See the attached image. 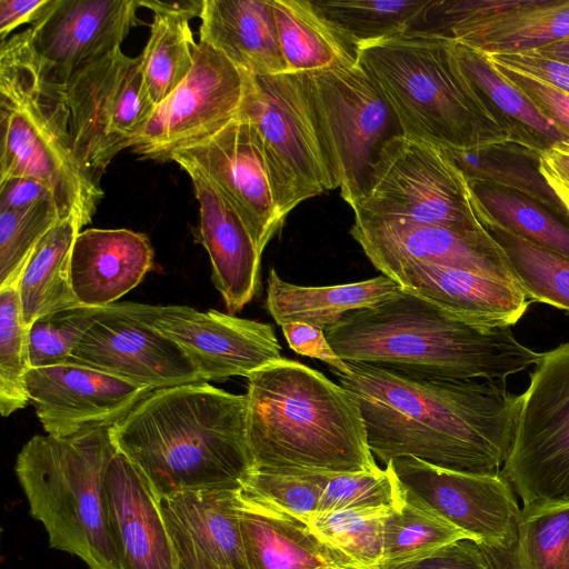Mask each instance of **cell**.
I'll return each mask as SVG.
<instances>
[{"label":"cell","instance_id":"cell-42","mask_svg":"<svg viewBox=\"0 0 569 569\" xmlns=\"http://www.w3.org/2000/svg\"><path fill=\"white\" fill-rule=\"evenodd\" d=\"M60 221L52 200L0 211V289L19 281L38 243Z\"/></svg>","mask_w":569,"mask_h":569},{"label":"cell","instance_id":"cell-40","mask_svg":"<svg viewBox=\"0 0 569 569\" xmlns=\"http://www.w3.org/2000/svg\"><path fill=\"white\" fill-rule=\"evenodd\" d=\"M18 282L0 289V412L3 417L30 402L26 383L30 370L28 327Z\"/></svg>","mask_w":569,"mask_h":569},{"label":"cell","instance_id":"cell-17","mask_svg":"<svg viewBox=\"0 0 569 569\" xmlns=\"http://www.w3.org/2000/svg\"><path fill=\"white\" fill-rule=\"evenodd\" d=\"M170 161L198 168L229 201L263 252L284 219L261 142L247 120L237 117L213 136L176 151Z\"/></svg>","mask_w":569,"mask_h":569},{"label":"cell","instance_id":"cell-15","mask_svg":"<svg viewBox=\"0 0 569 569\" xmlns=\"http://www.w3.org/2000/svg\"><path fill=\"white\" fill-rule=\"evenodd\" d=\"M407 496L487 547H506L517 535L521 509L501 471L441 468L412 457L388 463ZM386 465V466H387Z\"/></svg>","mask_w":569,"mask_h":569},{"label":"cell","instance_id":"cell-54","mask_svg":"<svg viewBox=\"0 0 569 569\" xmlns=\"http://www.w3.org/2000/svg\"><path fill=\"white\" fill-rule=\"evenodd\" d=\"M537 51L569 63V37L537 49Z\"/></svg>","mask_w":569,"mask_h":569},{"label":"cell","instance_id":"cell-19","mask_svg":"<svg viewBox=\"0 0 569 569\" xmlns=\"http://www.w3.org/2000/svg\"><path fill=\"white\" fill-rule=\"evenodd\" d=\"M350 233L382 273L395 266L416 261L518 286L506 254L487 230L471 233L439 224L355 214Z\"/></svg>","mask_w":569,"mask_h":569},{"label":"cell","instance_id":"cell-2","mask_svg":"<svg viewBox=\"0 0 569 569\" xmlns=\"http://www.w3.org/2000/svg\"><path fill=\"white\" fill-rule=\"evenodd\" d=\"M246 413V395L186 383L149 392L111 436L158 499L241 487L253 468Z\"/></svg>","mask_w":569,"mask_h":569},{"label":"cell","instance_id":"cell-21","mask_svg":"<svg viewBox=\"0 0 569 569\" xmlns=\"http://www.w3.org/2000/svg\"><path fill=\"white\" fill-rule=\"evenodd\" d=\"M138 0H53L31 26L33 46L53 79L64 84L77 71L120 49L138 23Z\"/></svg>","mask_w":569,"mask_h":569},{"label":"cell","instance_id":"cell-30","mask_svg":"<svg viewBox=\"0 0 569 569\" xmlns=\"http://www.w3.org/2000/svg\"><path fill=\"white\" fill-rule=\"evenodd\" d=\"M458 59L513 142L542 152L568 141L555 124L493 66L489 54L456 41Z\"/></svg>","mask_w":569,"mask_h":569},{"label":"cell","instance_id":"cell-32","mask_svg":"<svg viewBox=\"0 0 569 569\" xmlns=\"http://www.w3.org/2000/svg\"><path fill=\"white\" fill-rule=\"evenodd\" d=\"M80 231L72 220L58 222L26 263L18 291L28 328L41 316L81 306L71 286V252Z\"/></svg>","mask_w":569,"mask_h":569},{"label":"cell","instance_id":"cell-39","mask_svg":"<svg viewBox=\"0 0 569 569\" xmlns=\"http://www.w3.org/2000/svg\"><path fill=\"white\" fill-rule=\"evenodd\" d=\"M483 209L515 233L569 258V223L518 192L468 181Z\"/></svg>","mask_w":569,"mask_h":569},{"label":"cell","instance_id":"cell-51","mask_svg":"<svg viewBox=\"0 0 569 569\" xmlns=\"http://www.w3.org/2000/svg\"><path fill=\"white\" fill-rule=\"evenodd\" d=\"M44 200L54 202L49 189L36 179L12 177L0 181V211L22 209Z\"/></svg>","mask_w":569,"mask_h":569},{"label":"cell","instance_id":"cell-47","mask_svg":"<svg viewBox=\"0 0 569 569\" xmlns=\"http://www.w3.org/2000/svg\"><path fill=\"white\" fill-rule=\"evenodd\" d=\"M281 329L296 353L323 361L339 373L350 375L347 362L333 351L323 330L300 322L283 325Z\"/></svg>","mask_w":569,"mask_h":569},{"label":"cell","instance_id":"cell-46","mask_svg":"<svg viewBox=\"0 0 569 569\" xmlns=\"http://www.w3.org/2000/svg\"><path fill=\"white\" fill-rule=\"evenodd\" d=\"M491 61L496 69L516 86L569 141V92L526 72Z\"/></svg>","mask_w":569,"mask_h":569},{"label":"cell","instance_id":"cell-20","mask_svg":"<svg viewBox=\"0 0 569 569\" xmlns=\"http://www.w3.org/2000/svg\"><path fill=\"white\" fill-rule=\"evenodd\" d=\"M26 383L39 421L53 437L113 426L152 391L70 363L31 368Z\"/></svg>","mask_w":569,"mask_h":569},{"label":"cell","instance_id":"cell-25","mask_svg":"<svg viewBox=\"0 0 569 569\" xmlns=\"http://www.w3.org/2000/svg\"><path fill=\"white\" fill-rule=\"evenodd\" d=\"M382 274L402 289L478 327H510L531 302L513 283L439 264L406 262Z\"/></svg>","mask_w":569,"mask_h":569},{"label":"cell","instance_id":"cell-37","mask_svg":"<svg viewBox=\"0 0 569 569\" xmlns=\"http://www.w3.org/2000/svg\"><path fill=\"white\" fill-rule=\"evenodd\" d=\"M465 538L468 537L463 531L406 495L400 509L385 519L380 569H398L417 562Z\"/></svg>","mask_w":569,"mask_h":569},{"label":"cell","instance_id":"cell-52","mask_svg":"<svg viewBox=\"0 0 569 569\" xmlns=\"http://www.w3.org/2000/svg\"><path fill=\"white\" fill-rule=\"evenodd\" d=\"M53 0H0V37L7 40L9 33L21 24L33 26L52 6Z\"/></svg>","mask_w":569,"mask_h":569},{"label":"cell","instance_id":"cell-45","mask_svg":"<svg viewBox=\"0 0 569 569\" xmlns=\"http://www.w3.org/2000/svg\"><path fill=\"white\" fill-rule=\"evenodd\" d=\"M322 472L252 469L241 481L247 493L301 519L317 516L321 497Z\"/></svg>","mask_w":569,"mask_h":569},{"label":"cell","instance_id":"cell-26","mask_svg":"<svg viewBox=\"0 0 569 569\" xmlns=\"http://www.w3.org/2000/svg\"><path fill=\"white\" fill-rule=\"evenodd\" d=\"M238 515L249 569H361L310 523L242 488Z\"/></svg>","mask_w":569,"mask_h":569},{"label":"cell","instance_id":"cell-34","mask_svg":"<svg viewBox=\"0 0 569 569\" xmlns=\"http://www.w3.org/2000/svg\"><path fill=\"white\" fill-rule=\"evenodd\" d=\"M480 547L490 569H569V505L523 506L510 545Z\"/></svg>","mask_w":569,"mask_h":569},{"label":"cell","instance_id":"cell-10","mask_svg":"<svg viewBox=\"0 0 569 569\" xmlns=\"http://www.w3.org/2000/svg\"><path fill=\"white\" fill-rule=\"evenodd\" d=\"M501 473L525 507L569 505V342L530 372Z\"/></svg>","mask_w":569,"mask_h":569},{"label":"cell","instance_id":"cell-43","mask_svg":"<svg viewBox=\"0 0 569 569\" xmlns=\"http://www.w3.org/2000/svg\"><path fill=\"white\" fill-rule=\"evenodd\" d=\"M405 498L403 488L388 465L368 472L322 473L317 515L368 507L400 509Z\"/></svg>","mask_w":569,"mask_h":569},{"label":"cell","instance_id":"cell-18","mask_svg":"<svg viewBox=\"0 0 569 569\" xmlns=\"http://www.w3.org/2000/svg\"><path fill=\"white\" fill-rule=\"evenodd\" d=\"M67 363L91 368L149 390L203 382L176 342L113 305L104 307L72 349Z\"/></svg>","mask_w":569,"mask_h":569},{"label":"cell","instance_id":"cell-7","mask_svg":"<svg viewBox=\"0 0 569 569\" xmlns=\"http://www.w3.org/2000/svg\"><path fill=\"white\" fill-rule=\"evenodd\" d=\"M111 429L33 436L14 466L30 513L43 525L50 547L77 556L89 569H120L102 495L106 469L117 451Z\"/></svg>","mask_w":569,"mask_h":569},{"label":"cell","instance_id":"cell-8","mask_svg":"<svg viewBox=\"0 0 569 569\" xmlns=\"http://www.w3.org/2000/svg\"><path fill=\"white\" fill-rule=\"evenodd\" d=\"M238 117L256 130L269 168L280 216L302 201L337 189L302 73L243 72Z\"/></svg>","mask_w":569,"mask_h":569},{"label":"cell","instance_id":"cell-13","mask_svg":"<svg viewBox=\"0 0 569 569\" xmlns=\"http://www.w3.org/2000/svg\"><path fill=\"white\" fill-rule=\"evenodd\" d=\"M112 305L176 342L203 382L247 378L282 358L273 328L263 322L188 306L130 301Z\"/></svg>","mask_w":569,"mask_h":569},{"label":"cell","instance_id":"cell-49","mask_svg":"<svg viewBox=\"0 0 569 569\" xmlns=\"http://www.w3.org/2000/svg\"><path fill=\"white\" fill-rule=\"evenodd\" d=\"M398 569H490L480 545L469 538L451 542L431 556Z\"/></svg>","mask_w":569,"mask_h":569},{"label":"cell","instance_id":"cell-48","mask_svg":"<svg viewBox=\"0 0 569 569\" xmlns=\"http://www.w3.org/2000/svg\"><path fill=\"white\" fill-rule=\"evenodd\" d=\"M491 60L526 72L569 92V63L548 57L537 50L490 56Z\"/></svg>","mask_w":569,"mask_h":569},{"label":"cell","instance_id":"cell-3","mask_svg":"<svg viewBox=\"0 0 569 569\" xmlns=\"http://www.w3.org/2000/svg\"><path fill=\"white\" fill-rule=\"evenodd\" d=\"M325 335L346 362L446 379L505 382L541 355L510 327L470 325L401 287L372 307L348 312Z\"/></svg>","mask_w":569,"mask_h":569},{"label":"cell","instance_id":"cell-41","mask_svg":"<svg viewBox=\"0 0 569 569\" xmlns=\"http://www.w3.org/2000/svg\"><path fill=\"white\" fill-rule=\"evenodd\" d=\"M397 509L368 507L317 515L311 528L361 569H380L385 519Z\"/></svg>","mask_w":569,"mask_h":569},{"label":"cell","instance_id":"cell-50","mask_svg":"<svg viewBox=\"0 0 569 569\" xmlns=\"http://www.w3.org/2000/svg\"><path fill=\"white\" fill-rule=\"evenodd\" d=\"M539 170L569 218V141L557 142L542 151Z\"/></svg>","mask_w":569,"mask_h":569},{"label":"cell","instance_id":"cell-1","mask_svg":"<svg viewBox=\"0 0 569 569\" xmlns=\"http://www.w3.org/2000/svg\"><path fill=\"white\" fill-rule=\"evenodd\" d=\"M333 371L362 413L371 452L441 468L496 472L507 459L520 396L505 382L409 375L347 362Z\"/></svg>","mask_w":569,"mask_h":569},{"label":"cell","instance_id":"cell-9","mask_svg":"<svg viewBox=\"0 0 569 569\" xmlns=\"http://www.w3.org/2000/svg\"><path fill=\"white\" fill-rule=\"evenodd\" d=\"M302 77L340 194L355 209L369 190L382 149L403 131L359 61Z\"/></svg>","mask_w":569,"mask_h":569},{"label":"cell","instance_id":"cell-5","mask_svg":"<svg viewBox=\"0 0 569 569\" xmlns=\"http://www.w3.org/2000/svg\"><path fill=\"white\" fill-rule=\"evenodd\" d=\"M0 128V181L36 179L61 221L91 222L103 191L74 153L63 84L38 54L31 28L1 41Z\"/></svg>","mask_w":569,"mask_h":569},{"label":"cell","instance_id":"cell-24","mask_svg":"<svg viewBox=\"0 0 569 569\" xmlns=\"http://www.w3.org/2000/svg\"><path fill=\"white\" fill-rule=\"evenodd\" d=\"M179 166L189 174L199 203V239L210 258L212 282L228 312L237 313L260 288L262 253L219 189L194 166Z\"/></svg>","mask_w":569,"mask_h":569},{"label":"cell","instance_id":"cell-4","mask_svg":"<svg viewBox=\"0 0 569 569\" xmlns=\"http://www.w3.org/2000/svg\"><path fill=\"white\" fill-rule=\"evenodd\" d=\"M247 379L252 469L322 473L379 469L360 408L342 386L286 358Z\"/></svg>","mask_w":569,"mask_h":569},{"label":"cell","instance_id":"cell-29","mask_svg":"<svg viewBox=\"0 0 569 569\" xmlns=\"http://www.w3.org/2000/svg\"><path fill=\"white\" fill-rule=\"evenodd\" d=\"M399 289L385 274L345 284L300 286L284 281L272 268L267 279L266 307L280 327L300 322L325 331L348 312L372 307Z\"/></svg>","mask_w":569,"mask_h":569},{"label":"cell","instance_id":"cell-36","mask_svg":"<svg viewBox=\"0 0 569 569\" xmlns=\"http://www.w3.org/2000/svg\"><path fill=\"white\" fill-rule=\"evenodd\" d=\"M431 0H325L313 9L350 47L358 49L413 31Z\"/></svg>","mask_w":569,"mask_h":569},{"label":"cell","instance_id":"cell-23","mask_svg":"<svg viewBox=\"0 0 569 569\" xmlns=\"http://www.w3.org/2000/svg\"><path fill=\"white\" fill-rule=\"evenodd\" d=\"M102 495L120 569H177L159 499L118 449L107 466Z\"/></svg>","mask_w":569,"mask_h":569},{"label":"cell","instance_id":"cell-16","mask_svg":"<svg viewBox=\"0 0 569 569\" xmlns=\"http://www.w3.org/2000/svg\"><path fill=\"white\" fill-rule=\"evenodd\" d=\"M412 32L489 56L532 51L569 37V0H431Z\"/></svg>","mask_w":569,"mask_h":569},{"label":"cell","instance_id":"cell-31","mask_svg":"<svg viewBox=\"0 0 569 569\" xmlns=\"http://www.w3.org/2000/svg\"><path fill=\"white\" fill-rule=\"evenodd\" d=\"M440 150L467 181L483 182L518 192L569 223L565 208L540 173V152L510 140L472 149Z\"/></svg>","mask_w":569,"mask_h":569},{"label":"cell","instance_id":"cell-14","mask_svg":"<svg viewBox=\"0 0 569 569\" xmlns=\"http://www.w3.org/2000/svg\"><path fill=\"white\" fill-rule=\"evenodd\" d=\"M243 91V72L199 41L191 71L154 107L130 149L144 159L170 161L176 151L213 136L236 119Z\"/></svg>","mask_w":569,"mask_h":569},{"label":"cell","instance_id":"cell-11","mask_svg":"<svg viewBox=\"0 0 569 569\" xmlns=\"http://www.w3.org/2000/svg\"><path fill=\"white\" fill-rule=\"evenodd\" d=\"M353 210L363 217L486 231L461 171L439 148L405 134L385 146L369 190Z\"/></svg>","mask_w":569,"mask_h":569},{"label":"cell","instance_id":"cell-22","mask_svg":"<svg viewBox=\"0 0 569 569\" xmlns=\"http://www.w3.org/2000/svg\"><path fill=\"white\" fill-rule=\"evenodd\" d=\"M241 487L159 499L177 569H249L239 526Z\"/></svg>","mask_w":569,"mask_h":569},{"label":"cell","instance_id":"cell-6","mask_svg":"<svg viewBox=\"0 0 569 569\" xmlns=\"http://www.w3.org/2000/svg\"><path fill=\"white\" fill-rule=\"evenodd\" d=\"M452 39L408 32L358 49L405 136L439 149L511 140L465 72Z\"/></svg>","mask_w":569,"mask_h":569},{"label":"cell","instance_id":"cell-27","mask_svg":"<svg viewBox=\"0 0 569 569\" xmlns=\"http://www.w3.org/2000/svg\"><path fill=\"white\" fill-rule=\"evenodd\" d=\"M152 267L153 249L144 233L87 229L72 247V290L81 306L103 308L136 288Z\"/></svg>","mask_w":569,"mask_h":569},{"label":"cell","instance_id":"cell-28","mask_svg":"<svg viewBox=\"0 0 569 569\" xmlns=\"http://www.w3.org/2000/svg\"><path fill=\"white\" fill-rule=\"evenodd\" d=\"M199 41L242 72H288L278 39L272 0H204Z\"/></svg>","mask_w":569,"mask_h":569},{"label":"cell","instance_id":"cell-33","mask_svg":"<svg viewBox=\"0 0 569 569\" xmlns=\"http://www.w3.org/2000/svg\"><path fill=\"white\" fill-rule=\"evenodd\" d=\"M278 39L288 72L308 73L358 62V52L308 0H272Z\"/></svg>","mask_w":569,"mask_h":569},{"label":"cell","instance_id":"cell-12","mask_svg":"<svg viewBox=\"0 0 569 569\" xmlns=\"http://www.w3.org/2000/svg\"><path fill=\"white\" fill-rule=\"evenodd\" d=\"M63 91L74 153L99 182L111 160L132 147L156 107L140 59L119 49L77 71Z\"/></svg>","mask_w":569,"mask_h":569},{"label":"cell","instance_id":"cell-53","mask_svg":"<svg viewBox=\"0 0 569 569\" xmlns=\"http://www.w3.org/2000/svg\"><path fill=\"white\" fill-rule=\"evenodd\" d=\"M140 7L153 11L154 14H164L190 21L192 18H200L204 0H178V1H156L138 0Z\"/></svg>","mask_w":569,"mask_h":569},{"label":"cell","instance_id":"cell-38","mask_svg":"<svg viewBox=\"0 0 569 569\" xmlns=\"http://www.w3.org/2000/svg\"><path fill=\"white\" fill-rule=\"evenodd\" d=\"M197 50L189 21L154 14L149 39L139 56L143 80L154 106L186 79Z\"/></svg>","mask_w":569,"mask_h":569},{"label":"cell","instance_id":"cell-44","mask_svg":"<svg viewBox=\"0 0 569 569\" xmlns=\"http://www.w3.org/2000/svg\"><path fill=\"white\" fill-rule=\"evenodd\" d=\"M104 310L78 306L36 319L28 328L29 366L66 365L72 349Z\"/></svg>","mask_w":569,"mask_h":569},{"label":"cell","instance_id":"cell-35","mask_svg":"<svg viewBox=\"0 0 569 569\" xmlns=\"http://www.w3.org/2000/svg\"><path fill=\"white\" fill-rule=\"evenodd\" d=\"M473 198L481 224L502 249L518 286L528 299L569 313V258L503 227Z\"/></svg>","mask_w":569,"mask_h":569}]
</instances>
